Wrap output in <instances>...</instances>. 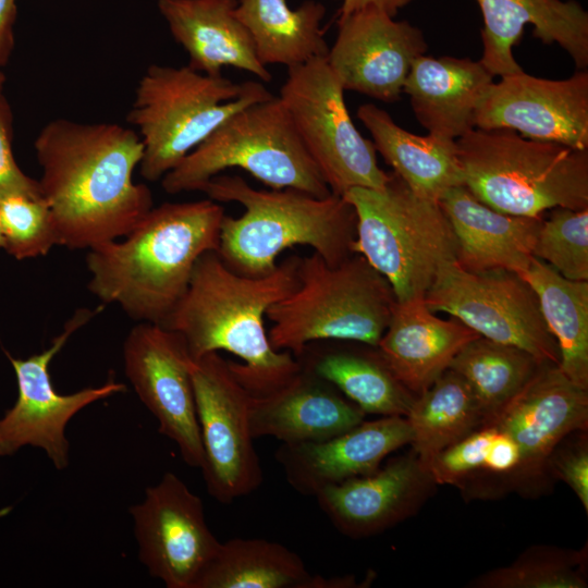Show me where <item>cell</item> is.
Listing matches in <instances>:
<instances>
[{
	"instance_id": "cell-1",
	"label": "cell",
	"mask_w": 588,
	"mask_h": 588,
	"mask_svg": "<svg viewBox=\"0 0 588 588\" xmlns=\"http://www.w3.org/2000/svg\"><path fill=\"white\" fill-rule=\"evenodd\" d=\"M34 146L58 245L88 250L122 238L154 207L150 189L133 180L144 146L132 128L56 119Z\"/></svg>"
},
{
	"instance_id": "cell-2",
	"label": "cell",
	"mask_w": 588,
	"mask_h": 588,
	"mask_svg": "<svg viewBox=\"0 0 588 588\" xmlns=\"http://www.w3.org/2000/svg\"><path fill=\"white\" fill-rule=\"evenodd\" d=\"M298 261L293 256L266 275L246 277L209 250L163 327L183 339L192 359L219 351L237 356L242 363L229 360L237 381L255 397L272 394L302 368L292 353L271 346L265 328L268 309L297 287Z\"/></svg>"
},
{
	"instance_id": "cell-3",
	"label": "cell",
	"mask_w": 588,
	"mask_h": 588,
	"mask_svg": "<svg viewBox=\"0 0 588 588\" xmlns=\"http://www.w3.org/2000/svg\"><path fill=\"white\" fill-rule=\"evenodd\" d=\"M224 209L212 199L152 207L122 241L88 249V290L132 319L163 326L198 258L218 250Z\"/></svg>"
},
{
	"instance_id": "cell-4",
	"label": "cell",
	"mask_w": 588,
	"mask_h": 588,
	"mask_svg": "<svg viewBox=\"0 0 588 588\" xmlns=\"http://www.w3.org/2000/svg\"><path fill=\"white\" fill-rule=\"evenodd\" d=\"M199 192L217 203L242 205L238 218L224 216L218 255L234 272L261 277L272 272L285 249L305 245L326 262L339 265L353 253L356 215L343 197H316L295 189H256L238 175H216Z\"/></svg>"
},
{
	"instance_id": "cell-5",
	"label": "cell",
	"mask_w": 588,
	"mask_h": 588,
	"mask_svg": "<svg viewBox=\"0 0 588 588\" xmlns=\"http://www.w3.org/2000/svg\"><path fill=\"white\" fill-rule=\"evenodd\" d=\"M456 145L464 186L497 211L537 217L588 208V150L478 127Z\"/></svg>"
},
{
	"instance_id": "cell-6",
	"label": "cell",
	"mask_w": 588,
	"mask_h": 588,
	"mask_svg": "<svg viewBox=\"0 0 588 588\" xmlns=\"http://www.w3.org/2000/svg\"><path fill=\"white\" fill-rule=\"evenodd\" d=\"M298 285L266 317L277 351L295 357L317 341H353L377 347L397 299L389 281L363 256L331 266L318 254L299 258Z\"/></svg>"
},
{
	"instance_id": "cell-7",
	"label": "cell",
	"mask_w": 588,
	"mask_h": 588,
	"mask_svg": "<svg viewBox=\"0 0 588 588\" xmlns=\"http://www.w3.org/2000/svg\"><path fill=\"white\" fill-rule=\"evenodd\" d=\"M272 96L259 82L235 83L188 65L151 64L127 115L144 146L140 175L150 182L162 179L230 117Z\"/></svg>"
},
{
	"instance_id": "cell-8",
	"label": "cell",
	"mask_w": 588,
	"mask_h": 588,
	"mask_svg": "<svg viewBox=\"0 0 588 588\" xmlns=\"http://www.w3.org/2000/svg\"><path fill=\"white\" fill-rule=\"evenodd\" d=\"M343 197L356 215L353 253L391 284L397 302L425 297L456 261V241L439 201L421 198L393 172L382 188L353 187Z\"/></svg>"
},
{
	"instance_id": "cell-9",
	"label": "cell",
	"mask_w": 588,
	"mask_h": 588,
	"mask_svg": "<svg viewBox=\"0 0 588 588\" xmlns=\"http://www.w3.org/2000/svg\"><path fill=\"white\" fill-rule=\"evenodd\" d=\"M240 168L270 189L331 194L279 97L230 117L162 179L168 194L199 191L220 172Z\"/></svg>"
},
{
	"instance_id": "cell-10",
	"label": "cell",
	"mask_w": 588,
	"mask_h": 588,
	"mask_svg": "<svg viewBox=\"0 0 588 588\" xmlns=\"http://www.w3.org/2000/svg\"><path fill=\"white\" fill-rule=\"evenodd\" d=\"M344 88L326 58L287 68L280 96L293 125L330 192L382 188L391 179L378 164L371 140L356 128Z\"/></svg>"
},
{
	"instance_id": "cell-11",
	"label": "cell",
	"mask_w": 588,
	"mask_h": 588,
	"mask_svg": "<svg viewBox=\"0 0 588 588\" xmlns=\"http://www.w3.org/2000/svg\"><path fill=\"white\" fill-rule=\"evenodd\" d=\"M443 311L489 340L517 346L541 363L559 365L560 352L532 287L507 270L473 272L456 261L441 271L425 295Z\"/></svg>"
},
{
	"instance_id": "cell-12",
	"label": "cell",
	"mask_w": 588,
	"mask_h": 588,
	"mask_svg": "<svg viewBox=\"0 0 588 588\" xmlns=\"http://www.w3.org/2000/svg\"><path fill=\"white\" fill-rule=\"evenodd\" d=\"M204 450L200 468L208 493L222 504L257 490L262 481L249 428L252 394L218 352L189 364Z\"/></svg>"
},
{
	"instance_id": "cell-13",
	"label": "cell",
	"mask_w": 588,
	"mask_h": 588,
	"mask_svg": "<svg viewBox=\"0 0 588 588\" xmlns=\"http://www.w3.org/2000/svg\"><path fill=\"white\" fill-rule=\"evenodd\" d=\"M100 307L77 309L65 322L49 347L27 358H15L4 351L16 378L17 399L0 417V456L14 455L24 446L41 449L58 470L70 463V442L65 434L69 421L86 406L118 393L126 387L112 376L101 385L60 394L49 371L53 357L70 336L85 326Z\"/></svg>"
},
{
	"instance_id": "cell-14",
	"label": "cell",
	"mask_w": 588,
	"mask_h": 588,
	"mask_svg": "<svg viewBox=\"0 0 588 588\" xmlns=\"http://www.w3.org/2000/svg\"><path fill=\"white\" fill-rule=\"evenodd\" d=\"M138 559L168 588H196L221 542L207 525L204 505L174 473H166L128 509Z\"/></svg>"
},
{
	"instance_id": "cell-15",
	"label": "cell",
	"mask_w": 588,
	"mask_h": 588,
	"mask_svg": "<svg viewBox=\"0 0 588 588\" xmlns=\"http://www.w3.org/2000/svg\"><path fill=\"white\" fill-rule=\"evenodd\" d=\"M183 339L157 323L138 322L123 344L124 373L155 416L159 432L173 441L185 464L201 468L204 450Z\"/></svg>"
},
{
	"instance_id": "cell-16",
	"label": "cell",
	"mask_w": 588,
	"mask_h": 588,
	"mask_svg": "<svg viewBox=\"0 0 588 588\" xmlns=\"http://www.w3.org/2000/svg\"><path fill=\"white\" fill-rule=\"evenodd\" d=\"M510 436L520 453L516 492H548L547 461L567 434L588 427V390L573 383L559 365L543 363L528 383L485 426Z\"/></svg>"
},
{
	"instance_id": "cell-17",
	"label": "cell",
	"mask_w": 588,
	"mask_h": 588,
	"mask_svg": "<svg viewBox=\"0 0 588 588\" xmlns=\"http://www.w3.org/2000/svg\"><path fill=\"white\" fill-rule=\"evenodd\" d=\"M475 127L512 130L523 137L588 150V73L546 79L524 71L492 83Z\"/></svg>"
},
{
	"instance_id": "cell-18",
	"label": "cell",
	"mask_w": 588,
	"mask_h": 588,
	"mask_svg": "<svg viewBox=\"0 0 588 588\" xmlns=\"http://www.w3.org/2000/svg\"><path fill=\"white\" fill-rule=\"evenodd\" d=\"M393 17L377 7L339 17L326 60L344 90L384 102L401 98L412 63L428 45L418 27Z\"/></svg>"
},
{
	"instance_id": "cell-19",
	"label": "cell",
	"mask_w": 588,
	"mask_h": 588,
	"mask_svg": "<svg viewBox=\"0 0 588 588\" xmlns=\"http://www.w3.org/2000/svg\"><path fill=\"white\" fill-rule=\"evenodd\" d=\"M436 486L430 470L412 450L369 475L324 487L315 498L341 534L360 539L416 514Z\"/></svg>"
},
{
	"instance_id": "cell-20",
	"label": "cell",
	"mask_w": 588,
	"mask_h": 588,
	"mask_svg": "<svg viewBox=\"0 0 588 588\" xmlns=\"http://www.w3.org/2000/svg\"><path fill=\"white\" fill-rule=\"evenodd\" d=\"M412 428L403 416L363 420L322 441L282 443L275 458L286 481L304 495L376 471L392 452L411 444Z\"/></svg>"
},
{
	"instance_id": "cell-21",
	"label": "cell",
	"mask_w": 588,
	"mask_h": 588,
	"mask_svg": "<svg viewBox=\"0 0 588 588\" xmlns=\"http://www.w3.org/2000/svg\"><path fill=\"white\" fill-rule=\"evenodd\" d=\"M483 17V52L479 60L494 76L522 71L513 48L526 25L547 45L558 44L578 69L588 65V13L575 0H476Z\"/></svg>"
},
{
	"instance_id": "cell-22",
	"label": "cell",
	"mask_w": 588,
	"mask_h": 588,
	"mask_svg": "<svg viewBox=\"0 0 588 588\" xmlns=\"http://www.w3.org/2000/svg\"><path fill=\"white\" fill-rule=\"evenodd\" d=\"M365 415L333 384L303 367L279 391L249 401L253 438L273 437L285 444L327 440L355 427Z\"/></svg>"
},
{
	"instance_id": "cell-23",
	"label": "cell",
	"mask_w": 588,
	"mask_h": 588,
	"mask_svg": "<svg viewBox=\"0 0 588 588\" xmlns=\"http://www.w3.org/2000/svg\"><path fill=\"white\" fill-rule=\"evenodd\" d=\"M476 331L452 317L443 320L424 297L397 302L390 323L376 347L393 376L414 396L427 390L445 370Z\"/></svg>"
},
{
	"instance_id": "cell-24",
	"label": "cell",
	"mask_w": 588,
	"mask_h": 588,
	"mask_svg": "<svg viewBox=\"0 0 588 588\" xmlns=\"http://www.w3.org/2000/svg\"><path fill=\"white\" fill-rule=\"evenodd\" d=\"M456 241V262L473 272L507 270L520 274L534 258L532 248L543 216L523 217L497 211L464 185L439 200Z\"/></svg>"
},
{
	"instance_id": "cell-25",
	"label": "cell",
	"mask_w": 588,
	"mask_h": 588,
	"mask_svg": "<svg viewBox=\"0 0 588 588\" xmlns=\"http://www.w3.org/2000/svg\"><path fill=\"white\" fill-rule=\"evenodd\" d=\"M238 0H158V9L174 40L187 52L188 66L219 76L233 66L271 81L258 60L252 37L237 19Z\"/></svg>"
},
{
	"instance_id": "cell-26",
	"label": "cell",
	"mask_w": 588,
	"mask_h": 588,
	"mask_svg": "<svg viewBox=\"0 0 588 588\" xmlns=\"http://www.w3.org/2000/svg\"><path fill=\"white\" fill-rule=\"evenodd\" d=\"M492 83L480 61L421 54L412 63L403 93L428 134L456 140L475 127L477 109Z\"/></svg>"
},
{
	"instance_id": "cell-27",
	"label": "cell",
	"mask_w": 588,
	"mask_h": 588,
	"mask_svg": "<svg viewBox=\"0 0 588 588\" xmlns=\"http://www.w3.org/2000/svg\"><path fill=\"white\" fill-rule=\"evenodd\" d=\"M357 118L376 150L417 196L439 201L449 189L464 185L456 140L407 132L373 103L362 105Z\"/></svg>"
},
{
	"instance_id": "cell-28",
	"label": "cell",
	"mask_w": 588,
	"mask_h": 588,
	"mask_svg": "<svg viewBox=\"0 0 588 588\" xmlns=\"http://www.w3.org/2000/svg\"><path fill=\"white\" fill-rule=\"evenodd\" d=\"M237 19L248 30L261 64L287 68L326 58L329 47L321 22L326 8L307 0L292 10L286 0H240Z\"/></svg>"
},
{
	"instance_id": "cell-29",
	"label": "cell",
	"mask_w": 588,
	"mask_h": 588,
	"mask_svg": "<svg viewBox=\"0 0 588 588\" xmlns=\"http://www.w3.org/2000/svg\"><path fill=\"white\" fill-rule=\"evenodd\" d=\"M296 358L303 368L333 384L365 414L406 417L416 397L393 376L376 347L307 345Z\"/></svg>"
},
{
	"instance_id": "cell-30",
	"label": "cell",
	"mask_w": 588,
	"mask_h": 588,
	"mask_svg": "<svg viewBox=\"0 0 588 588\" xmlns=\"http://www.w3.org/2000/svg\"><path fill=\"white\" fill-rule=\"evenodd\" d=\"M535 291L543 320L556 341L559 367L588 390V281L568 280L534 257L519 274Z\"/></svg>"
},
{
	"instance_id": "cell-31",
	"label": "cell",
	"mask_w": 588,
	"mask_h": 588,
	"mask_svg": "<svg viewBox=\"0 0 588 588\" xmlns=\"http://www.w3.org/2000/svg\"><path fill=\"white\" fill-rule=\"evenodd\" d=\"M406 419L413 432V451L428 469L442 450L483 426L470 387L452 369L415 397Z\"/></svg>"
},
{
	"instance_id": "cell-32",
	"label": "cell",
	"mask_w": 588,
	"mask_h": 588,
	"mask_svg": "<svg viewBox=\"0 0 588 588\" xmlns=\"http://www.w3.org/2000/svg\"><path fill=\"white\" fill-rule=\"evenodd\" d=\"M315 576L279 542L233 538L221 542L196 588H314Z\"/></svg>"
},
{
	"instance_id": "cell-33",
	"label": "cell",
	"mask_w": 588,
	"mask_h": 588,
	"mask_svg": "<svg viewBox=\"0 0 588 588\" xmlns=\"http://www.w3.org/2000/svg\"><path fill=\"white\" fill-rule=\"evenodd\" d=\"M542 364L517 346L480 335L456 354L449 369L470 387L485 426L528 383Z\"/></svg>"
},
{
	"instance_id": "cell-34",
	"label": "cell",
	"mask_w": 588,
	"mask_h": 588,
	"mask_svg": "<svg viewBox=\"0 0 588 588\" xmlns=\"http://www.w3.org/2000/svg\"><path fill=\"white\" fill-rule=\"evenodd\" d=\"M587 562V546L579 550L532 546L511 564L477 576L467 587L586 588Z\"/></svg>"
},
{
	"instance_id": "cell-35",
	"label": "cell",
	"mask_w": 588,
	"mask_h": 588,
	"mask_svg": "<svg viewBox=\"0 0 588 588\" xmlns=\"http://www.w3.org/2000/svg\"><path fill=\"white\" fill-rule=\"evenodd\" d=\"M532 256L568 280L588 281V208L551 209L538 230Z\"/></svg>"
},
{
	"instance_id": "cell-36",
	"label": "cell",
	"mask_w": 588,
	"mask_h": 588,
	"mask_svg": "<svg viewBox=\"0 0 588 588\" xmlns=\"http://www.w3.org/2000/svg\"><path fill=\"white\" fill-rule=\"evenodd\" d=\"M3 249L17 260L45 256L58 245L48 203L44 197L12 195L0 200Z\"/></svg>"
},
{
	"instance_id": "cell-37",
	"label": "cell",
	"mask_w": 588,
	"mask_h": 588,
	"mask_svg": "<svg viewBox=\"0 0 588 588\" xmlns=\"http://www.w3.org/2000/svg\"><path fill=\"white\" fill-rule=\"evenodd\" d=\"M492 434L491 426H482L437 454L429 465L434 482L462 490L481 470Z\"/></svg>"
},
{
	"instance_id": "cell-38",
	"label": "cell",
	"mask_w": 588,
	"mask_h": 588,
	"mask_svg": "<svg viewBox=\"0 0 588 588\" xmlns=\"http://www.w3.org/2000/svg\"><path fill=\"white\" fill-rule=\"evenodd\" d=\"M552 480L566 483L588 513V439L587 430L567 434L553 449L547 461Z\"/></svg>"
},
{
	"instance_id": "cell-39",
	"label": "cell",
	"mask_w": 588,
	"mask_h": 588,
	"mask_svg": "<svg viewBox=\"0 0 588 588\" xmlns=\"http://www.w3.org/2000/svg\"><path fill=\"white\" fill-rule=\"evenodd\" d=\"M0 85V200L12 195L42 197L39 181L17 166L11 147L12 114Z\"/></svg>"
},
{
	"instance_id": "cell-40",
	"label": "cell",
	"mask_w": 588,
	"mask_h": 588,
	"mask_svg": "<svg viewBox=\"0 0 588 588\" xmlns=\"http://www.w3.org/2000/svg\"><path fill=\"white\" fill-rule=\"evenodd\" d=\"M15 1L0 0V68L7 63L13 48V25L16 16Z\"/></svg>"
},
{
	"instance_id": "cell-41",
	"label": "cell",
	"mask_w": 588,
	"mask_h": 588,
	"mask_svg": "<svg viewBox=\"0 0 588 588\" xmlns=\"http://www.w3.org/2000/svg\"><path fill=\"white\" fill-rule=\"evenodd\" d=\"M413 0H343L339 17L366 7H377L391 16H395L400 9L406 7Z\"/></svg>"
},
{
	"instance_id": "cell-42",
	"label": "cell",
	"mask_w": 588,
	"mask_h": 588,
	"mask_svg": "<svg viewBox=\"0 0 588 588\" xmlns=\"http://www.w3.org/2000/svg\"><path fill=\"white\" fill-rule=\"evenodd\" d=\"M3 246H4V241H3V236H2V232H1V226H0V248L3 249Z\"/></svg>"
},
{
	"instance_id": "cell-43",
	"label": "cell",
	"mask_w": 588,
	"mask_h": 588,
	"mask_svg": "<svg viewBox=\"0 0 588 588\" xmlns=\"http://www.w3.org/2000/svg\"><path fill=\"white\" fill-rule=\"evenodd\" d=\"M3 82H4V76L3 74L0 76V85H3Z\"/></svg>"
}]
</instances>
